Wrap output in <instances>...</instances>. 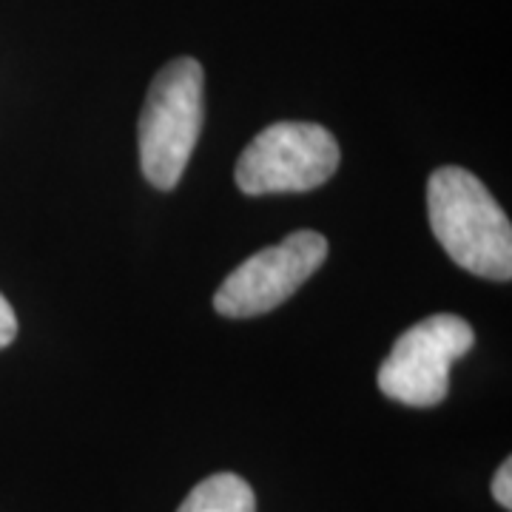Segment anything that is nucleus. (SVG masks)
Returning <instances> with one entry per match:
<instances>
[{
	"label": "nucleus",
	"instance_id": "obj_1",
	"mask_svg": "<svg viewBox=\"0 0 512 512\" xmlns=\"http://www.w3.org/2000/svg\"><path fill=\"white\" fill-rule=\"evenodd\" d=\"M427 214L441 248L458 268L493 282L510 279V220L473 171L458 165L433 171L427 180Z\"/></svg>",
	"mask_w": 512,
	"mask_h": 512
},
{
	"label": "nucleus",
	"instance_id": "obj_2",
	"mask_svg": "<svg viewBox=\"0 0 512 512\" xmlns=\"http://www.w3.org/2000/svg\"><path fill=\"white\" fill-rule=\"evenodd\" d=\"M202 83L205 74L194 57H177L154 74L146 106L140 114V165L154 188L171 191L202 131Z\"/></svg>",
	"mask_w": 512,
	"mask_h": 512
},
{
	"label": "nucleus",
	"instance_id": "obj_3",
	"mask_svg": "<svg viewBox=\"0 0 512 512\" xmlns=\"http://www.w3.org/2000/svg\"><path fill=\"white\" fill-rule=\"evenodd\" d=\"M476 345V333L456 313H436L407 328L379 367V390L407 407H436L447 399L450 367Z\"/></svg>",
	"mask_w": 512,
	"mask_h": 512
},
{
	"label": "nucleus",
	"instance_id": "obj_4",
	"mask_svg": "<svg viewBox=\"0 0 512 512\" xmlns=\"http://www.w3.org/2000/svg\"><path fill=\"white\" fill-rule=\"evenodd\" d=\"M339 143L316 123H274L262 128L237 163L242 194H302L325 185L339 168Z\"/></svg>",
	"mask_w": 512,
	"mask_h": 512
},
{
	"label": "nucleus",
	"instance_id": "obj_5",
	"mask_svg": "<svg viewBox=\"0 0 512 512\" xmlns=\"http://www.w3.org/2000/svg\"><path fill=\"white\" fill-rule=\"evenodd\" d=\"M328 256V239L316 231H296L279 245L248 256L225 276L214 293V308L228 319L262 316L288 302L311 279Z\"/></svg>",
	"mask_w": 512,
	"mask_h": 512
},
{
	"label": "nucleus",
	"instance_id": "obj_6",
	"mask_svg": "<svg viewBox=\"0 0 512 512\" xmlns=\"http://www.w3.org/2000/svg\"><path fill=\"white\" fill-rule=\"evenodd\" d=\"M177 512H256V498L242 476L217 473L200 481Z\"/></svg>",
	"mask_w": 512,
	"mask_h": 512
},
{
	"label": "nucleus",
	"instance_id": "obj_7",
	"mask_svg": "<svg viewBox=\"0 0 512 512\" xmlns=\"http://www.w3.org/2000/svg\"><path fill=\"white\" fill-rule=\"evenodd\" d=\"M493 498L504 507V510H512V461L507 458L498 473L493 476Z\"/></svg>",
	"mask_w": 512,
	"mask_h": 512
},
{
	"label": "nucleus",
	"instance_id": "obj_8",
	"mask_svg": "<svg viewBox=\"0 0 512 512\" xmlns=\"http://www.w3.org/2000/svg\"><path fill=\"white\" fill-rule=\"evenodd\" d=\"M18 336V316L12 311L9 299L0 293V350L9 348Z\"/></svg>",
	"mask_w": 512,
	"mask_h": 512
}]
</instances>
